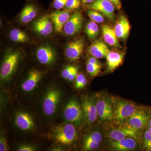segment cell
<instances>
[{
  "label": "cell",
  "mask_w": 151,
  "mask_h": 151,
  "mask_svg": "<svg viewBox=\"0 0 151 151\" xmlns=\"http://www.w3.org/2000/svg\"><path fill=\"white\" fill-rule=\"evenodd\" d=\"M87 14L92 21L96 23H101L104 21V17L100 12L89 9L87 12Z\"/></svg>",
  "instance_id": "cell-27"
},
{
  "label": "cell",
  "mask_w": 151,
  "mask_h": 151,
  "mask_svg": "<svg viewBox=\"0 0 151 151\" xmlns=\"http://www.w3.org/2000/svg\"><path fill=\"white\" fill-rule=\"evenodd\" d=\"M137 135V130L129 127L114 129L109 133V137L113 141L122 140L127 138H136Z\"/></svg>",
  "instance_id": "cell-19"
},
{
  "label": "cell",
  "mask_w": 151,
  "mask_h": 151,
  "mask_svg": "<svg viewBox=\"0 0 151 151\" xmlns=\"http://www.w3.org/2000/svg\"><path fill=\"white\" fill-rule=\"evenodd\" d=\"M102 65L94 64L89 62L86 63V69L89 75L92 76H96L100 73Z\"/></svg>",
  "instance_id": "cell-26"
},
{
  "label": "cell",
  "mask_w": 151,
  "mask_h": 151,
  "mask_svg": "<svg viewBox=\"0 0 151 151\" xmlns=\"http://www.w3.org/2000/svg\"><path fill=\"white\" fill-rule=\"evenodd\" d=\"M61 96L60 90L52 87L47 90L45 94L42 103L44 113L47 116H53L56 112Z\"/></svg>",
  "instance_id": "cell-5"
},
{
  "label": "cell",
  "mask_w": 151,
  "mask_h": 151,
  "mask_svg": "<svg viewBox=\"0 0 151 151\" xmlns=\"http://www.w3.org/2000/svg\"><path fill=\"white\" fill-rule=\"evenodd\" d=\"M136 147V141L132 138H127L120 141H113L111 143V148L116 151L133 150Z\"/></svg>",
  "instance_id": "cell-21"
},
{
  "label": "cell",
  "mask_w": 151,
  "mask_h": 151,
  "mask_svg": "<svg viewBox=\"0 0 151 151\" xmlns=\"http://www.w3.org/2000/svg\"><path fill=\"white\" fill-rule=\"evenodd\" d=\"M37 15V10L32 4L27 5L23 9L20 14V22L27 24L32 20Z\"/></svg>",
  "instance_id": "cell-23"
},
{
  "label": "cell",
  "mask_w": 151,
  "mask_h": 151,
  "mask_svg": "<svg viewBox=\"0 0 151 151\" xmlns=\"http://www.w3.org/2000/svg\"><path fill=\"white\" fill-rule=\"evenodd\" d=\"M149 129L151 132V119L150 120L149 122Z\"/></svg>",
  "instance_id": "cell-40"
},
{
  "label": "cell",
  "mask_w": 151,
  "mask_h": 151,
  "mask_svg": "<svg viewBox=\"0 0 151 151\" xmlns=\"http://www.w3.org/2000/svg\"><path fill=\"white\" fill-rule=\"evenodd\" d=\"M50 17L44 16L34 22L32 28L39 35L46 37L50 35L52 32L53 25Z\"/></svg>",
  "instance_id": "cell-13"
},
{
  "label": "cell",
  "mask_w": 151,
  "mask_h": 151,
  "mask_svg": "<svg viewBox=\"0 0 151 151\" xmlns=\"http://www.w3.org/2000/svg\"><path fill=\"white\" fill-rule=\"evenodd\" d=\"M42 75V72L40 70L35 69L31 70L22 84V89L26 92L32 91L40 81Z\"/></svg>",
  "instance_id": "cell-16"
},
{
  "label": "cell",
  "mask_w": 151,
  "mask_h": 151,
  "mask_svg": "<svg viewBox=\"0 0 151 151\" xmlns=\"http://www.w3.org/2000/svg\"><path fill=\"white\" fill-rule=\"evenodd\" d=\"M53 136L57 142L68 145L75 141L77 132L74 125L71 123L61 124L54 129Z\"/></svg>",
  "instance_id": "cell-3"
},
{
  "label": "cell",
  "mask_w": 151,
  "mask_h": 151,
  "mask_svg": "<svg viewBox=\"0 0 151 151\" xmlns=\"http://www.w3.org/2000/svg\"><path fill=\"white\" fill-rule=\"evenodd\" d=\"M80 5V0H67L65 6L67 10H73L78 9Z\"/></svg>",
  "instance_id": "cell-32"
},
{
  "label": "cell",
  "mask_w": 151,
  "mask_h": 151,
  "mask_svg": "<svg viewBox=\"0 0 151 151\" xmlns=\"http://www.w3.org/2000/svg\"><path fill=\"white\" fill-rule=\"evenodd\" d=\"M84 32L89 39H94L99 35V27L95 22L93 21L89 22L86 25Z\"/></svg>",
  "instance_id": "cell-25"
},
{
  "label": "cell",
  "mask_w": 151,
  "mask_h": 151,
  "mask_svg": "<svg viewBox=\"0 0 151 151\" xmlns=\"http://www.w3.org/2000/svg\"><path fill=\"white\" fill-rule=\"evenodd\" d=\"M78 68H77V69L74 70L73 73H71V74L69 76V77H68V80L70 81H73V80H74V79L77 77V76L78 75Z\"/></svg>",
  "instance_id": "cell-38"
},
{
  "label": "cell",
  "mask_w": 151,
  "mask_h": 151,
  "mask_svg": "<svg viewBox=\"0 0 151 151\" xmlns=\"http://www.w3.org/2000/svg\"><path fill=\"white\" fill-rule=\"evenodd\" d=\"M94 1V0H81V2L84 4H89Z\"/></svg>",
  "instance_id": "cell-39"
},
{
  "label": "cell",
  "mask_w": 151,
  "mask_h": 151,
  "mask_svg": "<svg viewBox=\"0 0 151 151\" xmlns=\"http://www.w3.org/2000/svg\"><path fill=\"white\" fill-rule=\"evenodd\" d=\"M15 123L18 128L23 131H29L33 129L35 127L32 117L29 113L24 112L17 113Z\"/></svg>",
  "instance_id": "cell-17"
},
{
  "label": "cell",
  "mask_w": 151,
  "mask_h": 151,
  "mask_svg": "<svg viewBox=\"0 0 151 151\" xmlns=\"http://www.w3.org/2000/svg\"><path fill=\"white\" fill-rule=\"evenodd\" d=\"M8 150V145L7 141L5 137L1 135L0 137V151H6Z\"/></svg>",
  "instance_id": "cell-34"
},
{
  "label": "cell",
  "mask_w": 151,
  "mask_h": 151,
  "mask_svg": "<svg viewBox=\"0 0 151 151\" xmlns=\"http://www.w3.org/2000/svg\"><path fill=\"white\" fill-rule=\"evenodd\" d=\"M77 68H78L76 66L74 65H68L61 72V75L64 79H68L69 76Z\"/></svg>",
  "instance_id": "cell-33"
},
{
  "label": "cell",
  "mask_w": 151,
  "mask_h": 151,
  "mask_svg": "<svg viewBox=\"0 0 151 151\" xmlns=\"http://www.w3.org/2000/svg\"><path fill=\"white\" fill-rule=\"evenodd\" d=\"M84 140L94 141L100 143L103 141V137L100 132L95 131L85 136Z\"/></svg>",
  "instance_id": "cell-28"
},
{
  "label": "cell",
  "mask_w": 151,
  "mask_h": 151,
  "mask_svg": "<svg viewBox=\"0 0 151 151\" xmlns=\"http://www.w3.org/2000/svg\"><path fill=\"white\" fill-rule=\"evenodd\" d=\"M75 87L76 89H80L84 88L87 83V79L82 73L78 74L76 78Z\"/></svg>",
  "instance_id": "cell-29"
},
{
  "label": "cell",
  "mask_w": 151,
  "mask_h": 151,
  "mask_svg": "<svg viewBox=\"0 0 151 151\" xmlns=\"http://www.w3.org/2000/svg\"><path fill=\"white\" fill-rule=\"evenodd\" d=\"M70 12L68 10L58 11L50 15V19L56 32H60L62 31L65 24L70 17Z\"/></svg>",
  "instance_id": "cell-15"
},
{
  "label": "cell",
  "mask_w": 151,
  "mask_h": 151,
  "mask_svg": "<svg viewBox=\"0 0 151 151\" xmlns=\"http://www.w3.org/2000/svg\"><path fill=\"white\" fill-rule=\"evenodd\" d=\"M98 117L102 122H107L113 119V102L106 95L100 94L95 96Z\"/></svg>",
  "instance_id": "cell-6"
},
{
  "label": "cell",
  "mask_w": 151,
  "mask_h": 151,
  "mask_svg": "<svg viewBox=\"0 0 151 151\" xmlns=\"http://www.w3.org/2000/svg\"><path fill=\"white\" fill-rule=\"evenodd\" d=\"M35 148L33 146L29 145H22L18 148L17 150L18 151H34Z\"/></svg>",
  "instance_id": "cell-36"
},
{
  "label": "cell",
  "mask_w": 151,
  "mask_h": 151,
  "mask_svg": "<svg viewBox=\"0 0 151 151\" xmlns=\"http://www.w3.org/2000/svg\"><path fill=\"white\" fill-rule=\"evenodd\" d=\"M113 119L119 122L128 120L138 109L135 103L124 100H118L113 104Z\"/></svg>",
  "instance_id": "cell-2"
},
{
  "label": "cell",
  "mask_w": 151,
  "mask_h": 151,
  "mask_svg": "<svg viewBox=\"0 0 151 151\" xmlns=\"http://www.w3.org/2000/svg\"><path fill=\"white\" fill-rule=\"evenodd\" d=\"M87 7L89 9L100 12L109 19H115V6L108 0H94Z\"/></svg>",
  "instance_id": "cell-8"
},
{
  "label": "cell",
  "mask_w": 151,
  "mask_h": 151,
  "mask_svg": "<svg viewBox=\"0 0 151 151\" xmlns=\"http://www.w3.org/2000/svg\"><path fill=\"white\" fill-rule=\"evenodd\" d=\"M102 35L105 42L111 46L121 48L118 38L114 29L107 25H104L102 27Z\"/></svg>",
  "instance_id": "cell-22"
},
{
  "label": "cell",
  "mask_w": 151,
  "mask_h": 151,
  "mask_svg": "<svg viewBox=\"0 0 151 151\" xmlns=\"http://www.w3.org/2000/svg\"><path fill=\"white\" fill-rule=\"evenodd\" d=\"M63 117L65 121L76 126H80L84 119L81 105L76 99L69 100L64 108Z\"/></svg>",
  "instance_id": "cell-4"
},
{
  "label": "cell",
  "mask_w": 151,
  "mask_h": 151,
  "mask_svg": "<svg viewBox=\"0 0 151 151\" xmlns=\"http://www.w3.org/2000/svg\"><path fill=\"white\" fill-rule=\"evenodd\" d=\"M109 51L107 45L100 40L94 41L88 48L90 54L97 59L106 57Z\"/></svg>",
  "instance_id": "cell-18"
},
{
  "label": "cell",
  "mask_w": 151,
  "mask_h": 151,
  "mask_svg": "<svg viewBox=\"0 0 151 151\" xmlns=\"http://www.w3.org/2000/svg\"><path fill=\"white\" fill-rule=\"evenodd\" d=\"M130 29L128 19L125 16L122 15L117 20L114 30L118 39L125 41L129 34Z\"/></svg>",
  "instance_id": "cell-14"
},
{
  "label": "cell",
  "mask_w": 151,
  "mask_h": 151,
  "mask_svg": "<svg viewBox=\"0 0 151 151\" xmlns=\"http://www.w3.org/2000/svg\"><path fill=\"white\" fill-rule=\"evenodd\" d=\"M83 18L81 13L76 12L70 17L63 27L65 34L73 36L78 33L82 28Z\"/></svg>",
  "instance_id": "cell-9"
},
{
  "label": "cell",
  "mask_w": 151,
  "mask_h": 151,
  "mask_svg": "<svg viewBox=\"0 0 151 151\" xmlns=\"http://www.w3.org/2000/svg\"><path fill=\"white\" fill-rule=\"evenodd\" d=\"M38 60L45 65H52L56 58V52L52 47L48 45L40 47L36 51Z\"/></svg>",
  "instance_id": "cell-12"
},
{
  "label": "cell",
  "mask_w": 151,
  "mask_h": 151,
  "mask_svg": "<svg viewBox=\"0 0 151 151\" xmlns=\"http://www.w3.org/2000/svg\"><path fill=\"white\" fill-rule=\"evenodd\" d=\"M84 40L80 38L69 42L65 47V56L69 60L76 61L80 58L84 48Z\"/></svg>",
  "instance_id": "cell-11"
},
{
  "label": "cell",
  "mask_w": 151,
  "mask_h": 151,
  "mask_svg": "<svg viewBox=\"0 0 151 151\" xmlns=\"http://www.w3.org/2000/svg\"><path fill=\"white\" fill-rule=\"evenodd\" d=\"M100 147V143L94 141L84 140L83 149L85 151H92L97 150Z\"/></svg>",
  "instance_id": "cell-30"
},
{
  "label": "cell",
  "mask_w": 151,
  "mask_h": 151,
  "mask_svg": "<svg viewBox=\"0 0 151 151\" xmlns=\"http://www.w3.org/2000/svg\"><path fill=\"white\" fill-rule=\"evenodd\" d=\"M108 1L111 2L118 9H119L122 7L121 0H108Z\"/></svg>",
  "instance_id": "cell-37"
},
{
  "label": "cell",
  "mask_w": 151,
  "mask_h": 151,
  "mask_svg": "<svg viewBox=\"0 0 151 151\" xmlns=\"http://www.w3.org/2000/svg\"><path fill=\"white\" fill-rule=\"evenodd\" d=\"M143 147L145 150L151 151V132L149 129L146 130L145 132Z\"/></svg>",
  "instance_id": "cell-31"
},
{
  "label": "cell",
  "mask_w": 151,
  "mask_h": 151,
  "mask_svg": "<svg viewBox=\"0 0 151 151\" xmlns=\"http://www.w3.org/2000/svg\"><path fill=\"white\" fill-rule=\"evenodd\" d=\"M124 54L118 52L109 51L106 56L107 71L113 72L117 67L122 64L124 59Z\"/></svg>",
  "instance_id": "cell-20"
},
{
  "label": "cell",
  "mask_w": 151,
  "mask_h": 151,
  "mask_svg": "<svg viewBox=\"0 0 151 151\" xmlns=\"http://www.w3.org/2000/svg\"><path fill=\"white\" fill-rule=\"evenodd\" d=\"M150 116L142 109H139L128 120L129 127L136 130L142 129L149 124Z\"/></svg>",
  "instance_id": "cell-10"
},
{
  "label": "cell",
  "mask_w": 151,
  "mask_h": 151,
  "mask_svg": "<svg viewBox=\"0 0 151 151\" xmlns=\"http://www.w3.org/2000/svg\"><path fill=\"white\" fill-rule=\"evenodd\" d=\"M20 52L14 50L6 54L1 67L0 77L2 81H8L15 72L21 58Z\"/></svg>",
  "instance_id": "cell-1"
},
{
  "label": "cell",
  "mask_w": 151,
  "mask_h": 151,
  "mask_svg": "<svg viewBox=\"0 0 151 151\" xmlns=\"http://www.w3.org/2000/svg\"><path fill=\"white\" fill-rule=\"evenodd\" d=\"M9 37L11 40L16 42H26L29 41L25 32L17 29H14L11 31Z\"/></svg>",
  "instance_id": "cell-24"
},
{
  "label": "cell",
  "mask_w": 151,
  "mask_h": 151,
  "mask_svg": "<svg viewBox=\"0 0 151 151\" xmlns=\"http://www.w3.org/2000/svg\"><path fill=\"white\" fill-rule=\"evenodd\" d=\"M81 105L84 120L88 124H94L98 117L95 97L83 96L81 98Z\"/></svg>",
  "instance_id": "cell-7"
},
{
  "label": "cell",
  "mask_w": 151,
  "mask_h": 151,
  "mask_svg": "<svg viewBox=\"0 0 151 151\" xmlns=\"http://www.w3.org/2000/svg\"><path fill=\"white\" fill-rule=\"evenodd\" d=\"M67 0H54L53 6L57 10L60 9L65 6Z\"/></svg>",
  "instance_id": "cell-35"
}]
</instances>
